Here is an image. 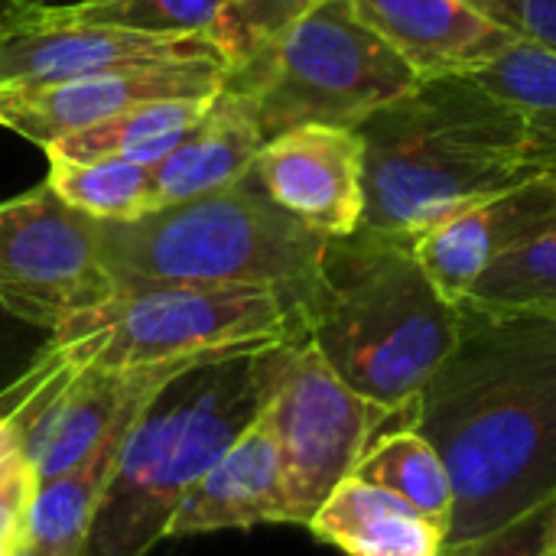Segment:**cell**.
I'll list each match as a JSON object with an SVG mask.
<instances>
[{"instance_id": "277c9868", "label": "cell", "mask_w": 556, "mask_h": 556, "mask_svg": "<svg viewBox=\"0 0 556 556\" xmlns=\"http://www.w3.org/2000/svg\"><path fill=\"white\" fill-rule=\"evenodd\" d=\"M459 303L424 274L410 238L358 225L329 238L306 339L362 397L401 414L446 362Z\"/></svg>"}, {"instance_id": "83f0119b", "label": "cell", "mask_w": 556, "mask_h": 556, "mask_svg": "<svg viewBox=\"0 0 556 556\" xmlns=\"http://www.w3.org/2000/svg\"><path fill=\"white\" fill-rule=\"evenodd\" d=\"M52 349V332L13 316L0 303V394H7L46 352Z\"/></svg>"}, {"instance_id": "603a6c76", "label": "cell", "mask_w": 556, "mask_h": 556, "mask_svg": "<svg viewBox=\"0 0 556 556\" xmlns=\"http://www.w3.org/2000/svg\"><path fill=\"white\" fill-rule=\"evenodd\" d=\"M469 75L528 117L547 163L556 169V49L518 36Z\"/></svg>"}, {"instance_id": "d4e9b609", "label": "cell", "mask_w": 556, "mask_h": 556, "mask_svg": "<svg viewBox=\"0 0 556 556\" xmlns=\"http://www.w3.org/2000/svg\"><path fill=\"white\" fill-rule=\"evenodd\" d=\"M62 16L147 36H208L222 0H62Z\"/></svg>"}, {"instance_id": "ffe728a7", "label": "cell", "mask_w": 556, "mask_h": 556, "mask_svg": "<svg viewBox=\"0 0 556 556\" xmlns=\"http://www.w3.org/2000/svg\"><path fill=\"white\" fill-rule=\"evenodd\" d=\"M215 98V94H212ZM212 98H166L121 111L94 127L75 130L46 147V156L59 160H130L156 166L166 160L205 117Z\"/></svg>"}, {"instance_id": "ac0fdd59", "label": "cell", "mask_w": 556, "mask_h": 556, "mask_svg": "<svg viewBox=\"0 0 556 556\" xmlns=\"http://www.w3.org/2000/svg\"><path fill=\"white\" fill-rule=\"evenodd\" d=\"M345 556H440L446 531L404 498L349 476L306 525Z\"/></svg>"}, {"instance_id": "d6a6232c", "label": "cell", "mask_w": 556, "mask_h": 556, "mask_svg": "<svg viewBox=\"0 0 556 556\" xmlns=\"http://www.w3.org/2000/svg\"><path fill=\"white\" fill-rule=\"evenodd\" d=\"M556 544V521H554V541H551V547H554Z\"/></svg>"}, {"instance_id": "9a60e30c", "label": "cell", "mask_w": 556, "mask_h": 556, "mask_svg": "<svg viewBox=\"0 0 556 556\" xmlns=\"http://www.w3.org/2000/svg\"><path fill=\"white\" fill-rule=\"evenodd\" d=\"M257 525H293L280 446L264 410L186 492L166 525V538Z\"/></svg>"}, {"instance_id": "7a4b0ae2", "label": "cell", "mask_w": 556, "mask_h": 556, "mask_svg": "<svg viewBox=\"0 0 556 556\" xmlns=\"http://www.w3.org/2000/svg\"><path fill=\"white\" fill-rule=\"evenodd\" d=\"M355 130L365 150L362 225L388 235L417 238L466 202L556 173L528 117L469 72L420 78Z\"/></svg>"}, {"instance_id": "9c48e42d", "label": "cell", "mask_w": 556, "mask_h": 556, "mask_svg": "<svg viewBox=\"0 0 556 556\" xmlns=\"http://www.w3.org/2000/svg\"><path fill=\"white\" fill-rule=\"evenodd\" d=\"M189 362L195 358L101 368L72 362L52 339V349L7 394H0V414L23 440L36 485L81 466L121 417L143 407L160 384Z\"/></svg>"}, {"instance_id": "30bf717a", "label": "cell", "mask_w": 556, "mask_h": 556, "mask_svg": "<svg viewBox=\"0 0 556 556\" xmlns=\"http://www.w3.org/2000/svg\"><path fill=\"white\" fill-rule=\"evenodd\" d=\"M114 290L98 218L62 202L49 182L0 202V303L13 316L55 336Z\"/></svg>"}, {"instance_id": "6da1fadb", "label": "cell", "mask_w": 556, "mask_h": 556, "mask_svg": "<svg viewBox=\"0 0 556 556\" xmlns=\"http://www.w3.org/2000/svg\"><path fill=\"white\" fill-rule=\"evenodd\" d=\"M397 420L446 463V541L556 498V316L459 303L453 352Z\"/></svg>"}, {"instance_id": "4dcf8cb0", "label": "cell", "mask_w": 556, "mask_h": 556, "mask_svg": "<svg viewBox=\"0 0 556 556\" xmlns=\"http://www.w3.org/2000/svg\"><path fill=\"white\" fill-rule=\"evenodd\" d=\"M16 482H33V485H36L16 427L0 414V489L16 485Z\"/></svg>"}, {"instance_id": "836d02e7", "label": "cell", "mask_w": 556, "mask_h": 556, "mask_svg": "<svg viewBox=\"0 0 556 556\" xmlns=\"http://www.w3.org/2000/svg\"><path fill=\"white\" fill-rule=\"evenodd\" d=\"M551 556H556V544H554V547H551Z\"/></svg>"}, {"instance_id": "2e32d148", "label": "cell", "mask_w": 556, "mask_h": 556, "mask_svg": "<svg viewBox=\"0 0 556 556\" xmlns=\"http://www.w3.org/2000/svg\"><path fill=\"white\" fill-rule=\"evenodd\" d=\"M352 7L420 78L476 72L518 39L469 0H352Z\"/></svg>"}, {"instance_id": "5bb4252c", "label": "cell", "mask_w": 556, "mask_h": 556, "mask_svg": "<svg viewBox=\"0 0 556 556\" xmlns=\"http://www.w3.org/2000/svg\"><path fill=\"white\" fill-rule=\"evenodd\" d=\"M554 218L556 173H541L453 208L410 238V244L433 287L450 303H463L498 254L531 238Z\"/></svg>"}, {"instance_id": "8992f818", "label": "cell", "mask_w": 556, "mask_h": 556, "mask_svg": "<svg viewBox=\"0 0 556 556\" xmlns=\"http://www.w3.org/2000/svg\"><path fill=\"white\" fill-rule=\"evenodd\" d=\"M417 81L414 65L355 13L352 0H323L264 55L225 75V88L251 101L264 143L303 124L358 127Z\"/></svg>"}, {"instance_id": "cb8c5ba5", "label": "cell", "mask_w": 556, "mask_h": 556, "mask_svg": "<svg viewBox=\"0 0 556 556\" xmlns=\"http://www.w3.org/2000/svg\"><path fill=\"white\" fill-rule=\"evenodd\" d=\"M463 303L495 313L556 316V218L498 254Z\"/></svg>"}, {"instance_id": "ba28073f", "label": "cell", "mask_w": 556, "mask_h": 556, "mask_svg": "<svg viewBox=\"0 0 556 556\" xmlns=\"http://www.w3.org/2000/svg\"><path fill=\"white\" fill-rule=\"evenodd\" d=\"M264 417L280 446L293 525H309L401 414L355 394L303 336L280 345Z\"/></svg>"}, {"instance_id": "5b68a950", "label": "cell", "mask_w": 556, "mask_h": 556, "mask_svg": "<svg viewBox=\"0 0 556 556\" xmlns=\"http://www.w3.org/2000/svg\"><path fill=\"white\" fill-rule=\"evenodd\" d=\"M101 257L117 287H264L303 319L319 293L326 235L280 208L257 173L163 205L134 222H98Z\"/></svg>"}, {"instance_id": "52a82bcc", "label": "cell", "mask_w": 556, "mask_h": 556, "mask_svg": "<svg viewBox=\"0 0 556 556\" xmlns=\"http://www.w3.org/2000/svg\"><path fill=\"white\" fill-rule=\"evenodd\" d=\"M303 336L293 306L264 287L134 283L68 319L52 339L72 362L140 368Z\"/></svg>"}, {"instance_id": "3957f363", "label": "cell", "mask_w": 556, "mask_h": 556, "mask_svg": "<svg viewBox=\"0 0 556 556\" xmlns=\"http://www.w3.org/2000/svg\"><path fill=\"white\" fill-rule=\"evenodd\" d=\"M280 345L189 362L137 414L81 556H147L186 492L261 417Z\"/></svg>"}, {"instance_id": "e0dca14e", "label": "cell", "mask_w": 556, "mask_h": 556, "mask_svg": "<svg viewBox=\"0 0 556 556\" xmlns=\"http://www.w3.org/2000/svg\"><path fill=\"white\" fill-rule=\"evenodd\" d=\"M261 147L264 134L257 127L251 101L241 91L222 85L195 130L153 166L160 208L238 182L254 169Z\"/></svg>"}, {"instance_id": "484cf974", "label": "cell", "mask_w": 556, "mask_h": 556, "mask_svg": "<svg viewBox=\"0 0 556 556\" xmlns=\"http://www.w3.org/2000/svg\"><path fill=\"white\" fill-rule=\"evenodd\" d=\"M323 0H222L208 39L218 46L228 72L251 65L264 55L296 20Z\"/></svg>"}, {"instance_id": "4316f807", "label": "cell", "mask_w": 556, "mask_h": 556, "mask_svg": "<svg viewBox=\"0 0 556 556\" xmlns=\"http://www.w3.org/2000/svg\"><path fill=\"white\" fill-rule=\"evenodd\" d=\"M556 498L534 505L531 511L463 541H446L440 556H551Z\"/></svg>"}, {"instance_id": "7402d4cb", "label": "cell", "mask_w": 556, "mask_h": 556, "mask_svg": "<svg viewBox=\"0 0 556 556\" xmlns=\"http://www.w3.org/2000/svg\"><path fill=\"white\" fill-rule=\"evenodd\" d=\"M49 189L98 222H134L160 208L153 166L130 160H59L49 156Z\"/></svg>"}, {"instance_id": "44dd1931", "label": "cell", "mask_w": 556, "mask_h": 556, "mask_svg": "<svg viewBox=\"0 0 556 556\" xmlns=\"http://www.w3.org/2000/svg\"><path fill=\"white\" fill-rule=\"evenodd\" d=\"M352 476L404 498L424 518H430L443 531H450L453 482H450L446 463L437 453V446L430 440H424L417 430H410L404 424L388 427L368 446V453L362 456V463L355 466Z\"/></svg>"}, {"instance_id": "8fae6325", "label": "cell", "mask_w": 556, "mask_h": 556, "mask_svg": "<svg viewBox=\"0 0 556 556\" xmlns=\"http://www.w3.org/2000/svg\"><path fill=\"white\" fill-rule=\"evenodd\" d=\"M59 0H36L0 23V88L55 85L94 72L222 59L208 36H147L68 20Z\"/></svg>"}, {"instance_id": "1f68e13d", "label": "cell", "mask_w": 556, "mask_h": 556, "mask_svg": "<svg viewBox=\"0 0 556 556\" xmlns=\"http://www.w3.org/2000/svg\"><path fill=\"white\" fill-rule=\"evenodd\" d=\"M26 3H36V0H0V23H7L20 7H26Z\"/></svg>"}, {"instance_id": "d6986e66", "label": "cell", "mask_w": 556, "mask_h": 556, "mask_svg": "<svg viewBox=\"0 0 556 556\" xmlns=\"http://www.w3.org/2000/svg\"><path fill=\"white\" fill-rule=\"evenodd\" d=\"M143 407L130 410L114 424L108 440L75 469L62 472L52 482L36 485L26 511V541L46 556H81L91 521L104 498V489L114 476L121 446Z\"/></svg>"}, {"instance_id": "f1b7e54d", "label": "cell", "mask_w": 556, "mask_h": 556, "mask_svg": "<svg viewBox=\"0 0 556 556\" xmlns=\"http://www.w3.org/2000/svg\"><path fill=\"white\" fill-rule=\"evenodd\" d=\"M521 39L556 49V0H469Z\"/></svg>"}, {"instance_id": "4fadbf2b", "label": "cell", "mask_w": 556, "mask_h": 556, "mask_svg": "<svg viewBox=\"0 0 556 556\" xmlns=\"http://www.w3.org/2000/svg\"><path fill=\"white\" fill-rule=\"evenodd\" d=\"M254 173L280 208L326 238L352 235L362 225L365 150L355 127H293L261 147Z\"/></svg>"}, {"instance_id": "7c38bea8", "label": "cell", "mask_w": 556, "mask_h": 556, "mask_svg": "<svg viewBox=\"0 0 556 556\" xmlns=\"http://www.w3.org/2000/svg\"><path fill=\"white\" fill-rule=\"evenodd\" d=\"M228 75L225 59L127 65L55 85L0 88V127L39 143L42 150L75 130L94 127L121 111L166 98H212Z\"/></svg>"}, {"instance_id": "f546056e", "label": "cell", "mask_w": 556, "mask_h": 556, "mask_svg": "<svg viewBox=\"0 0 556 556\" xmlns=\"http://www.w3.org/2000/svg\"><path fill=\"white\" fill-rule=\"evenodd\" d=\"M36 485L16 482L0 489V556L13 554V547L26 538V511Z\"/></svg>"}]
</instances>
